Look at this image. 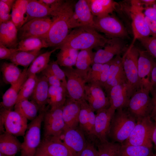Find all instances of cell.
<instances>
[{"mask_svg": "<svg viewBox=\"0 0 156 156\" xmlns=\"http://www.w3.org/2000/svg\"><path fill=\"white\" fill-rule=\"evenodd\" d=\"M63 106L46 110L43 119L44 137L53 136L62 138L65 130L62 115Z\"/></svg>", "mask_w": 156, "mask_h": 156, "instance_id": "11", "label": "cell"}, {"mask_svg": "<svg viewBox=\"0 0 156 156\" xmlns=\"http://www.w3.org/2000/svg\"><path fill=\"white\" fill-rule=\"evenodd\" d=\"M103 64L94 63L92 65L86 80V83L99 85ZM100 86V85H99Z\"/></svg>", "mask_w": 156, "mask_h": 156, "instance_id": "43", "label": "cell"}, {"mask_svg": "<svg viewBox=\"0 0 156 156\" xmlns=\"http://www.w3.org/2000/svg\"><path fill=\"white\" fill-rule=\"evenodd\" d=\"M93 16L102 17L110 14L116 10L118 4L112 0H87Z\"/></svg>", "mask_w": 156, "mask_h": 156, "instance_id": "28", "label": "cell"}, {"mask_svg": "<svg viewBox=\"0 0 156 156\" xmlns=\"http://www.w3.org/2000/svg\"><path fill=\"white\" fill-rule=\"evenodd\" d=\"M0 119L5 131L16 136H24L28 127L27 119L22 114L15 110L1 108Z\"/></svg>", "mask_w": 156, "mask_h": 156, "instance_id": "8", "label": "cell"}, {"mask_svg": "<svg viewBox=\"0 0 156 156\" xmlns=\"http://www.w3.org/2000/svg\"><path fill=\"white\" fill-rule=\"evenodd\" d=\"M145 19L153 36H156V21L146 16Z\"/></svg>", "mask_w": 156, "mask_h": 156, "instance_id": "53", "label": "cell"}, {"mask_svg": "<svg viewBox=\"0 0 156 156\" xmlns=\"http://www.w3.org/2000/svg\"><path fill=\"white\" fill-rule=\"evenodd\" d=\"M47 67L62 83L66 88L67 79L64 70L60 67L57 61H53L49 62Z\"/></svg>", "mask_w": 156, "mask_h": 156, "instance_id": "45", "label": "cell"}, {"mask_svg": "<svg viewBox=\"0 0 156 156\" xmlns=\"http://www.w3.org/2000/svg\"><path fill=\"white\" fill-rule=\"evenodd\" d=\"M94 16L87 0H79L75 3L73 19L74 28L81 26L94 28Z\"/></svg>", "mask_w": 156, "mask_h": 156, "instance_id": "21", "label": "cell"}, {"mask_svg": "<svg viewBox=\"0 0 156 156\" xmlns=\"http://www.w3.org/2000/svg\"><path fill=\"white\" fill-rule=\"evenodd\" d=\"M34 156H51L38 148Z\"/></svg>", "mask_w": 156, "mask_h": 156, "instance_id": "59", "label": "cell"}, {"mask_svg": "<svg viewBox=\"0 0 156 156\" xmlns=\"http://www.w3.org/2000/svg\"><path fill=\"white\" fill-rule=\"evenodd\" d=\"M139 40L146 50L156 61V36H150Z\"/></svg>", "mask_w": 156, "mask_h": 156, "instance_id": "44", "label": "cell"}, {"mask_svg": "<svg viewBox=\"0 0 156 156\" xmlns=\"http://www.w3.org/2000/svg\"><path fill=\"white\" fill-rule=\"evenodd\" d=\"M126 82L127 81L123 66L122 56L118 55L112 60L109 68L107 79L104 89L106 95L112 87Z\"/></svg>", "mask_w": 156, "mask_h": 156, "instance_id": "20", "label": "cell"}, {"mask_svg": "<svg viewBox=\"0 0 156 156\" xmlns=\"http://www.w3.org/2000/svg\"><path fill=\"white\" fill-rule=\"evenodd\" d=\"M62 139L73 156H77L88 142L86 140L84 132L78 126L65 130Z\"/></svg>", "mask_w": 156, "mask_h": 156, "instance_id": "18", "label": "cell"}, {"mask_svg": "<svg viewBox=\"0 0 156 156\" xmlns=\"http://www.w3.org/2000/svg\"><path fill=\"white\" fill-rule=\"evenodd\" d=\"M59 49L56 47L54 49L41 54L34 60L27 70L28 77L31 75H36L44 70L48 66L51 54Z\"/></svg>", "mask_w": 156, "mask_h": 156, "instance_id": "34", "label": "cell"}, {"mask_svg": "<svg viewBox=\"0 0 156 156\" xmlns=\"http://www.w3.org/2000/svg\"><path fill=\"white\" fill-rule=\"evenodd\" d=\"M14 110L18 112L27 120L31 121L38 116L40 109L33 100L24 99L17 102L14 107Z\"/></svg>", "mask_w": 156, "mask_h": 156, "instance_id": "32", "label": "cell"}, {"mask_svg": "<svg viewBox=\"0 0 156 156\" xmlns=\"http://www.w3.org/2000/svg\"><path fill=\"white\" fill-rule=\"evenodd\" d=\"M95 53L92 49H89L81 50L78 55L75 69L86 83L91 66L94 63Z\"/></svg>", "mask_w": 156, "mask_h": 156, "instance_id": "27", "label": "cell"}, {"mask_svg": "<svg viewBox=\"0 0 156 156\" xmlns=\"http://www.w3.org/2000/svg\"><path fill=\"white\" fill-rule=\"evenodd\" d=\"M98 152L94 144L88 142L84 148L77 156H98Z\"/></svg>", "mask_w": 156, "mask_h": 156, "instance_id": "50", "label": "cell"}, {"mask_svg": "<svg viewBox=\"0 0 156 156\" xmlns=\"http://www.w3.org/2000/svg\"><path fill=\"white\" fill-rule=\"evenodd\" d=\"M38 79L36 75L29 76L23 84L19 92L17 102L24 99H28L34 91Z\"/></svg>", "mask_w": 156, "mask_h": 156, "instance_id": "40", "label": "cell"}, {"mask_svg": "<svg viewBox=\"0 0 156 156\" xmlns=\"http://www.w3.org/2000/svg\"><path fill=\"white\" fill-rule=\"evenodd\" d=\"M141 4H145L147 5L155 4L156 3V0H139Z\"/></svg>", "mask_w": 156, "mask_h": 156, "instance_id": "57", "label": "cell"}, {"mask_svg": "<svg viewBox=\"0 0 156 156\" xmlns=\"http://www.w3.org/2000/svg\"><path fill=\"white\" fill-rule=\"evenodd\" d=\"M52 19L47 16L36 18L25 23L18 29L20 40L30 37L45 38L51 27Z\"/></svg>", "mask_w": 156, "mask_h": 156, "instance_id": "12", "label": "cell"}, {"mask_svg": "<svg viewBox=\"0 0 156 156\" xmlns=\"http://www.w3.org/2000/svg\"><path fill=\"white\" fill-rule=\"evenodd\" d=\"M11 10L5 3L0 0V24L11 20Z\"/></svg>", "mask_w": 156, "mask_h": 156, "instance_id": "47", "label": "cell"}, {"mask_svg": "<svg viewBox=\"0 0 156 156\" xmlns=\"http://www.w3.org/2000/svg\"><path fill=\"white\" fill-rule=\"evenodd\" d=\"M103 89L96 84L88 83L85 87L84 99L96 112L109 107V99Z\"/></svg>", "mask_w": 156, "mask_h": 156, "instance_id": "14", "label": "cell"}, {"mask_svg": "<svg viewBox=\"0 0 156 156\" xmlns=\"http://www.w3.org/2000/svg\"><path fill=\"white\" fill-rule=\"evenodd\" d=\"M40 50L31 51H18L10 59L12 62L17 66L27 68L35 58L41 54Z\"/></svg>", "mask_w": 156, "mask_h": 156, "instance_id": "38", "label": "cell"}, {"mask_svg": "<svg viewBox=\"0 0 156 156\" xmlns=\"http://www.w3.org/2000/svg\"><path fill=\"white\" fill-rule=\"evenodd\" d=\"M153 105L152 113H156V88L151 87L150 89Z\"/></svg>", "mask_w": 156, "mask_h": 156, "instance_id": "55", "label": "cell"}, {"mask_svg": "<svg viewBox=\"0 0 156 156\" xmlns=\"http://www.w3.org/2000/svg\"><path fill=\"white\" fill-rule=\"evenodd\" d=\"M152 148L121 144L118 156H154Z\"/></svg>", "mask_w": 156, "mask_h": 156, "instance_id": "36", "label": "cell"}, {"mask_svg": "<svg viewBox=\"0 0 156 156\" xmlns=\"http://www.w3.org/2000/svg\"><path fill=\"white\" fill-rule=\"evenodd\" d=\"M151 87L156 88V61L155 60L153 63L151 72L150 88Z\"/></svg>", "mask_w": 156, "mask_h": 156, "instance_id": "54", "label": "cell"}, {"mask_svg": "<svg viewBox=\"0 0 156 156\" xmlns=\"http://www.w3.org/2000/svg\"><path fill=\"white\" fill-rule=\"evenodd\" d=\"M80 107V102L67 97L62 110L65 130L78 126Z\"/></svg>", "mask_w": 156, "mask_h": 156, "instance_id": "24", "label": "cell"}, {"mask_svg": "<svg viewBox=\"0 0 156 156\" xmlns=\"http://www.w3.org/2000/svg\"><path fill=\"white\" fill-rule=\"evenodd\" d=\"M68 96L67 90L64 86H49L48 104L51 108L63 106Z\"/></svg>", "mask_w": 156, "mask_h": 156, "instance_id": "33", "label": "cell"}, {"mask_svg": "<svg viewBox=\"0 0 156 156\" xmlns=\"http://www.w3.org/2000/svg\"><path fill=\"white\" fill-rule=\"evenodd\" d=\"M154 126L151 116L137 120L129 138L121 144L153 148L152 135Z\"/></svg>", "mask_w": 156, "mask_h": 156, "instance_id": "6", "label": "cell"}, {"mask_svg": "<svg viewBox=\"0 0 156 156\" xmlns=\"http://www.w3.org/2000/svg\"><path fill=\"white\" fill-rule=\"evenodd\" d=\"M144 13L146 17L156 21V6L145 8Z\"/></svg>", "mask_w": 156, "mask_h": 156, "instance_id": "52", "label": "cell"}, {"mask_svg": "<svg viewBox=\"0 0 156 156\" xmlns=\"http://www.w3.org/2000/svg\"><path fill=\"white\" fill-rule=\"evenodd\" d=\"M150 89L141 88L135 92L125 108L136 121L151 114L153 110Z\"/></svg>", "mask_w": 156, "mask_h": 156, "instance_id": "5", "label": "cell"}, {"mask_svg": "<svg viewBox=\"0 0 156 156\" xmlns=\"http://www.w3.org/2000/svg\"><path fill=\"white\" fill-rule=\"evenodd\" d=\"M49 86L47 79L44 75H42L38 77L37 83L31 97L32 100L39 107L40 110L45 109L46 105L48 103Z\"/></svg>", "mask_w": 156, "mask_h": 156, "instance_id": "26", "label": "cell"}, {"mask_svg": "<svg viewBox=\"0 0 156 156\" xmlns=\"http://www.w3.org/2000/svg\"><path fill=\"white\" fill-rule=\"evenodd\" d=\"M75 2L65 1L51 15L53 23L45 38L49 47L59 46L65 40L73 26V18Z\"/></svg>", "mask_w": 156, "mask_h": 156, "instance_id": "1", "label": "cell"}, {"mask_svg": "<svg viewBox=\"0 0 156 156\" xmlns=\"http://www.w3.org/2000/svg\"><path fill=\"white\" fill-rule=\"evenodd\" d=\"M39 1L54 11L59 8L65 1L62 0H39Z\"/></svg>", "mask_w": 156, "mask_h": 156, "instance_id": "51", "label": "cell"}, {"mask_svg": "<svg viewBox=\"0 0 156 156\" xmlns=\"http://www.w3.org/2000/svg\"><path fill=\"white\" fill-rule=\"evenodd\" d=\"M111 60L106 63L103 64L99 82V85L103 89H104L107 81L108 71L111 64Z\"/></svg>", "mask_w": 156, "mask_h": 156, "instance_id": "48", "label": "cell"}, {"mask_svg": "<svg viewBox=\"0 0 156 156\" xmlns=\"http://www.w3.org/2000/svg\"><path fill=\"white\" fill-rule=\"evenodd\" d=\"M21 144L16 136L5 131L0 135V153L7 156H14L21 150Z\"/></svg>", "mask_w": 156, "mask_h": 156, "instance_id": "29", "label": "cell"}, {"mask_svg": "<svg viewBox=\"0 0 156 156\" xmlns=\"http://www.w3.org/2000/svg\"><path fill=\"white\" fill-rule=\"evenodd\" d=\"M46 108L39 111L37 117L28 125L21 144V156H34L41 141V128Z\"/></svg>", "mask_w": 156, "mask_h": 156, "instance_id": "4", "label": "cell"}, {"mask_svg": "<svg viewBox=\"0 0 156 156\" xmlns=\"http://www.w3.org/2000/svg\"><path fill=\"white\" fill-rule=\"evenodd\" d=\"M94 28L109 38H124L128 36L127 31L117 17L109 14L102 17L94 16Z\"/></svg>", "mask_w": 156, "mask_h": 156, "instance_id": "10", "label": "cell"}, {"mask_svg": "<svg viewBox=\"0 0 156 156\" xmlns=\"http://www.w3.org/2000/svg\"><path fill=\"white\" fill-rule=\"evenodd\" d=\"M151 116L154 120V126L152 135V140L156 148V113H152Z\"/></svg>", "mask_w": 156, "mask_h": 156, "instance_id": "56", "label": "cell"}, {"mask_svg": "<svg viewBox=\"0 0 156 156\" xmlns=\"http://www.w3.org/2000/svg\"><path fill=\"white\" fill-rule=\"evenodd\" d=\"M98 156H118L121 144L108 141L97 143Z\"/></svg>", "mask_w": 156, "mask_h": 156, "instance_id": "41", "label": "cell"}, {"mask_svg": "<svg viewBox=\"0 0 156 156\" xmlns=\"http://www.w3.org/2000/svg\"><path fill=\"white\" fill-rule=\"evenodd\" d=\"M155 148L156 149V152H155V154H154V156H156V148Z\"/></svg>", "mask_w": 156, "mask_h": 156, "instance_id": "60", "label": "cell"}, {"mask_svg": "<svg viewBox=\"0 0 156 156\" xmlns=\"http://www.w3.org/2000/svg\"><path fill=\"white\" fill-rule=\"evenodd\" d=\"M18 29L11 20L0 24V44L10 48H17Z\"/></svg>", "mask_w": 156, "mask_h": 156, "instance_id": "25", "label": "cell"}, {"mask_svg": "<svg viewBox=\"0 0 156 156\" xmlns=\"http://www.w3.org/2000/svg\"><path fill=\"white\" fill-rule=\"evenodd\" d=\"M57 55L56 61L59 65L71 67L75 65L78 50L72 48H62Z\"/></svg>", "mask_w": 156, "mask_h": 156, "instance_id": "37", "label": "cell"}, {"mask_svg": "<svg viewBox=\"0 0 156 156\" xmlns=\"http://www.w3.org/2000/svg\"><path fill=\"white\" fill-rule=\"evenodd\" d=\"M27 68H25L18 80L11 86L3 94L2 101L0 103L1 108L12 110L16 103L18 96L21 88L28 76Z\"/></svg>", "mask_w": 156, "mask_h": 156, "instance_id": "23", "label": "cell"}, {"mask_svg": "<svg viewBox=\"0 0 156 156\" xmlns=\"http://www.w3.org/2000/svg\"><path fill=\"white\" fill-rule=\"evenodd\" d=\"M155 60L146 50L139 49L138 72L140 88H150L151 72Z\"/></svg>", "mask_w": 156, "mask_h": 156, "instance_id": "19", "label": "cell"}, {"mask_svg": "<svg viewBox=\"0 0 156 156\" xmlns=\"http://www.w3.org/2000/svg\"><path fill=\"white\" fill-rule=\"evenodd\" d=\"M5 3L11 10L16 0H1Z\"/></svg>", "mask_w": 156, "mask_h": 156, "instance_id": "58", "label": "cell"}, {"mask_svg": "<svg viewBox=\"0 0 156 156\" xmlns=\"http://www.w3.org/2000/svg\"><path fill=\"white\" fill-rule=\"evenodd\" d=\"M109 38L99 34L94 28L81 26L75 28L69 33L59 46V49L72 48L77 50L104 47Z\"/></svg>", "mask_w": 156, "mask_h": 156, "instance_id": "2", "label": "cell"}, {"mask_svg": "<svg viewBox=\"0 0 156 156\" xmlns=\"http://www.w3.org/2000/svg\"><path fill=\"white\" fill-rule=\"evenodd\" d=\"M29 0H16L12 8L11 20L18 30L26 22L27 8Z\"/></svg>", "mask_w": 156, "mask_h": 156, "instance_id": "31", "label": "cell"}, {"mask_svg": "<svg viewBox=\"0 0 156 156\" xmlns=\"http://www.w3.org/2000/svg\"><path fill=\"white\" fill-rule=\"evenodd\" d=\"M144 9L139 0L131 1L130 12L134 36L132 43L133 44L137 39L153 36L146 20Z\"/></svg>", "mask_w": 156, "mask_h": 156, "instance_id": "9", "label": "cell"}, {"mask_svg": "<svg viewBox=\"0 0 156 156\" xmlns=\"http://www.w3.org/2000/svg\"><path fill=\"white\" fill-rule=\"evenodd\" d=\"M67 78L68 97L80 102L84 99L85 80L73 67H66L64 70Z\"/></svg>", "mask_w": 156, "mask_h": 156, "instance_id": "13", "label": "cell"}, {"mask_svg": "<svg viewBox=\"0 0 156 156\" xmlns=\"http://www.w3.org/2000/svg\"><path fill=\"white\" fill-rule=\"evenodd\" d=\"M18 51L17 48H8L0 44V60H10L14 54Z\"/></svg>", "mask_w": 156, "mask_h": 156, "instance_id": "49", "label": "cell"}, {"mask_svg": "<svg viewBox=\"0 0 156 156\" xmlns=\"http://www.w3.org/2000/svg\"><path fill=\"white\" fill-rule=\"evenodd\" d=\"M139 49L131 44L122 56L126 79L134 92L140 88L138 72Z\"/></svg>", "mask_w": 156, "mask_h": 156, "instance_id": "7", "label": "cell"}, {"mask_svg": "<svg viewBox=\"0 0 156 156\" xmlns=\"http://www.w3.org/2000/svg\"><path fill=\"white\" fill-rule=\"evenodd\" d=\"M38 148L51 156H73L62 139L57 137H44Z\"/></svg>", "mask_w": 156, "mask_h": 156, "instance_id": "22", "label": "cell"}, {"mask_svg": "<svg viewBox=\"0 0 156 156\" xmlns=\"http://www.w3.org/2000/svg\"><path fill=\"white\" fill-rule=\"evenodd\" d=\"M115 111L109 107L96 112L94 136L99 142L107 141L111 121Z\"/></svg>", "mask_w": 156, "mask_h": 156, "instance_id": "17", "label": "cell"}, {"mask_svg": "<svg viewBox=\"0 0 156 156\" xmlns=\"http://www.w3.org/2000/svg\"><path fill=\"white\" fill-rule=\"evenodd\" d=\"M134 93L127 82L113 87L107 94L109 99L110 107L116 110L125 108Z\"/></svg>", "mask_w": 156, "mask_h": 156, "instance_id": "15", "label": "cell"}, {"mask_svg": "<svg viewBox=\"0 0 156 156\" xmlns=\"http://www.w3.org/2000/svg\"><path fill=\"white\" fill-rule=\"evenodd\" d=\"M80 102L81 107L79 118V126L86 135L90 112L91 108L85 100Z\"/></svg>", "mask_w": 156, "mask_h": 156, "instance_id": "42", "label": "cell"}, {"mask_svg": "<svg viewBox=\"0 0 156 156\" xmlns=\"http://www.w3.org/2000/svg\"><path fill=\"white\" fill-rule=\"evenodd\" d=\"M42 73L47 78L49 86H64L62 81L47 67L42 72Z\"/></svg>", "mask_w": 156, "mask_h": 156, "instance_id": "46", "label": "cell"}, {"mask_svg": "<svg viewBox=\"0 0 156 156\" xmlns=\"http://www.w3.org/2000/svg\"><path fill=\"white\" fill-rule=\"evenodd\" d=\"M54 11L39 0H29L27 8L26 23L34 18L51 15Z\"/></svg>", "mask_w": 156, "mask_h": 156, "instance_id": "30", "label": "cell"}, {"mask_svg": "<svg viewBox=\"0 0 156 156\" xmlns=\"http://www.w3.org/2000/svg\"><path fill=\"white\" fill-rule=\"evenodd\" d=\"M104 47L95 53L94 63L104 64L110 61L114 56L121 55L126 44L123 38H109Z\"/></svg>", "mask_w": 156, "mask_h": 156, "instance_id": "16", "label": "cell"}, {"mask_svg": "<svg viewBox=\"0 0 156 156\" xmlns=\"http://www.w3.org/2000/svg\"><path fill=\"white\" fill-rule=\"evenodd\" d=\"M0 70L4 81L11 85L18 80L23 71L18 66L12 62L3 63L1 65Z\"/></svg>", "mask_w": 156, "mask_h": 156, "instance_id": "35", "label": "cell"}, {"mask_svg": "<svg viewBox=\"0 0 156 156\" xmlns=\"http://www.w3.org/2000/svg\"><path fill=\"white\" fill-rule=\"evenodd\" d=\"M49 46L44 38L30 37L22 40L18 43V51H39Z\"/></svg>", "mask_w": 156, "mask_h": 156, "instance_id": "39", "label": "cell"}, {"mask_svg": "<svg viewBox=\"0 0 156 156\" xmlns=\"http://www.w3.org/2000/svg\"><path fill=\"white\" fill-rule=\"evenodd\" d=\"M136 122L125 108L116 110L111 121L109 134L112 142L123 143L129 138Z\"/></svg>", "mask_w": 156, "mask_h": 156, "instance_id": "3", "label": "cell"}]
</instances>
